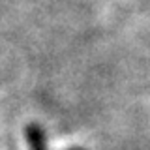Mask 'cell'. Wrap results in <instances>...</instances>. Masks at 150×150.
<instances>
[{"label":"cell","mask_w":150,"mask_h":150,"mask_svg":"<svg viewBox=\"0 0 150 150\" xmlns=\"http://www.w3.org/2000/svg\"><path fill=\"white\" fill-rule=\"evenodd\" d=\"M25 135L30 150H47V137L40 124H28L25 128Z\"/></svg>","instance_id":"6da1fadb"},{"label":"cell","mask_w":150,"mask_h":150,"mask_svg":"<svg viewBox=\"0 0 150 150\" xmlns=\"http://www.w3.org/2000/svg\"><path fill=\"white\" fill-rule=\"evenodd\" d=\"M68 150H84L83 146H71V148H68Z\"/></svg>","instance_id":"7a4b0ae2"}]
</instances>
